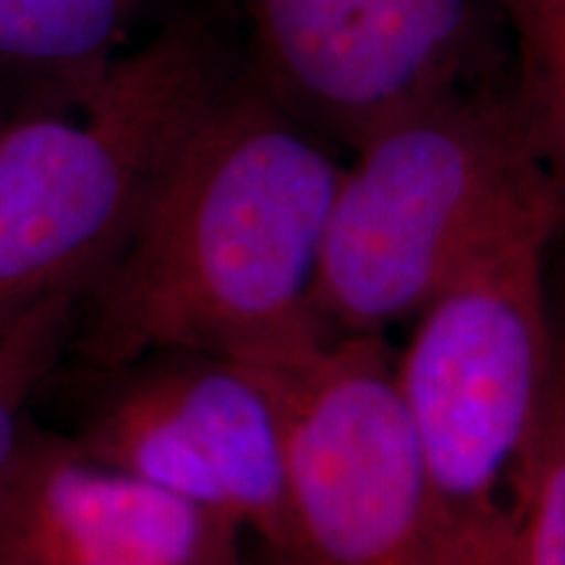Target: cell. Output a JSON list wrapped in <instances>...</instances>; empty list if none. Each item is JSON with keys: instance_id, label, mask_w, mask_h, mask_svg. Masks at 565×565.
<instances>
[{"instance_id": "9", "label": "cell", "mask_w": 565, "mask_h": 565, "mask_svg": "<svg viewBox=\"0 0 565 565\" xmlns=\"http://www.w3.org/2000/svg\"><path fill=\"white\" fill-rule=\"evenodd\" d=\"M158 0H0V100L74 110L137 42ZM3 116V118H6Z\"/></svg>"}, {"instance_id": "13", "label": "cell", "mask_w": 565, "mask_h": 565, "mask_svg": "<svg viewBox=\"0 0 565 565\" xmlns=\"http://www.w3.org/2000/svg\"><path fill=\"white\" fill-rule=\"evenodd\" d=\"M557 317H561V324H563V330H565V307L563 309L557 307Z\"/></svg>"}, {"instance_id": "4", "label": "cell", "mask_w": 565, "mask_h": 565, "mask_svg": "<svg viewBox=\"0 0 565 565\" xmlns=\"http://www.w3.org/2000/svg\"><path fill=\"white\" fill-rule=\"evenodd\" d=\"M563 215L490 246L408 322L393 383L445 521L471 565H505L515 475L553 385Z\"/></svg>"}, {"instance_id": "12", "label": "cell", "mask_w": 565, "mask_h": 565, "mask_svg": "<svg viewBox=\"0 0 565 565\" xmlns=\"http://www.w3.org/2000/svg\"><path fill=\"white\" fill-rule=\"evenodd\" d=\"M82 299L51 296L0 328V487L24 454L34 422L32 398L63 362Z\"/></svg>"}, {"instance_id": "2", "label": "cell", "mask_w": 565, "mask_h": 565, "mask_svg": "<svg viewBox=\"0 0 565 565\" xmlns=\"http://www.w3.org/2000/svg\"><path fill=\"white\" fill-rule=\"evenodd\" d=\"M550 215L565 217V204L511 79L398 116L343 160L317 270V328L387 338L490 246Z\"/></svg>"}, {"instance_id": "11", "label": "cell", "mask_w": 565, "mask_h": 565, "mask_svg": "<svg viewBox=\"0 0 565 565\" xmlns=\"http://www.w3.org/2000/svg\"><path fill=\"white\" fill-rule=\"evenodd\" d=\"M505 565H565V330L547 406L511 498Z\"/></svg>"}, {"instance_id": "8", "label": "cell", "mask_w": 565, "mask_h": 565, "mask_svg": "<svg viewBox=\"0 0 565 565\" xmlns=\"http://www.w3.org/2000/svg\"><path fill=\"white\" fill-rule=\"evenodd\" d=\"M242 536L223 515L38 424L0 487V565H242Z\"/></svg>"}, {"instance_id": "3", "label": "cell", "mask_w": 565, "mask_h": 565, "mask_svg": "<svg viewBox=\"0 0 565 565\" xmlns=\"http://www.w3.org/2000/svg\"><path fill=\"white\" fill-rule=\"evenodd\" d=\"M231 79L212 19L181 13L82 108L0 118V328L51 296H87Z\"/></svg>"}, {"instance_id": "10", "label": "cell", "mask_w": 565, "mask_h": 565, "mask_svg": "<svg viewBox=\"0 0 565 565\" xmlns=\"http://www.w3.org/2000/svg\"><path fill=\"white\" fill-rule=\"evenodd\" d=\"M513 42L511 92L565 204V0H498Z\"/></svg>"}, {"instance_id": "5", "label": "cell", "mask_w": 565, "mask_h": 565, "mask_svg": "<svg viewBox=\"0 0 565 565\" xmlns=\"http://www.w3.org/2000/svg\"><path fill=\"white\" fill-rule=\"evenodd\" d=\"M288 479L273 565H471L437 503L383 335L282 359Z\"/></svg>"}, {"instance_id": "7", "label": "cell", "mask_w": 565, "mask_h": 565, "mask_svg": "<svg viewBox=\"0 0 565 565\" xmlns=\"http://www.w3.org/2000/svg\"><path fill=\"white\" fill-rule=\"evenodd\" d=\"M108 377L113 385L74 440L97 461L223 515L270 550L288 479L280 364L183 351Z\"/></svg>"}, {"instance_id": "6", "label": "cell", "mask_w": 565, "mask_h": 565, "mask_svg": "<svg viewBox=\"0 0 565 565\" xmlns=\"http://www.w3.org/2000/svg\"><path fill=\"white\" fill-rule=\"evenodd\" d=\"M244 71L349 154L380 126L498 79V0H233Z\"/></svg>"}, {"instance_id": "1", "label": "cell", "mask_w": 565, "mask_h": 565, "mask_svg": "<svg viewBox=\"0 0 565 565\" xmlns=\"http://www.w3.org/2000/svg\"><path fill=\"white\" fill-rule=\"evenodd\" d=\"M343 158L242 74L183 141L71 345L103 374L160 353L280 362L320 338L315 286Z\"/></svg>"}]
</instances>
